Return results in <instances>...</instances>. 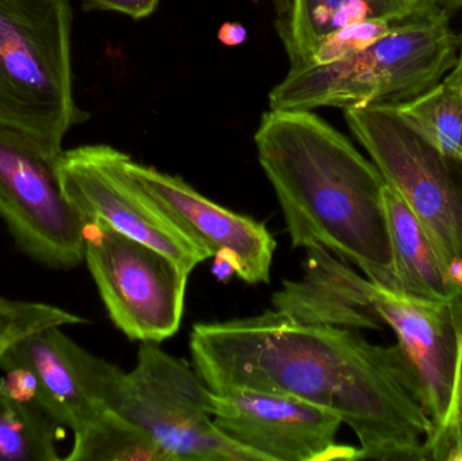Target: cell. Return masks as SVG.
Listing matches in <instances>:
<instances>
[{"label": "cell", "mask_w": 462, "mask_h": 461, "mask_svg": "<svg viewBox=\"0 0 462 461\" xmlns=\"http://www.w3.org/2000/svg\"><path fill=\"white\" fill-rule=\"evenodd\" d=\"M0 218L38 264L70 270L86 257L87 224L62 192L56 160L0 129Z\"/></svg>", "instance_id": "obj_8"}, {"label": "cell", "mask_w": 462, "mask_h": 461, "mask_svg": "<svg viewBox=\"0 0 462 461\" xmlns=\"http://www.w3.org/2000/svg\"><path fill=\"white\" fill-rule=\"evenodd\" d=\"M192 365L214 394L288 395L337 414L360 460H431L434 427L403 352L360 330L301 324L279 311L197 324Z\"/></svg>", "instance_id": "obj_1"}, {"label": "cell", "mask_w": 462, "mask_h": 461, "mask_svg": "<svg viewBox=\"0 0 462 461\" xmlns=\"http://www.w3.org/2000/svg\"><path fill=\"white\" fill-rule=\"evenodd\" d=\"M61 425L0 384V461H59Z\"/></svg>", "instance_id": "obj_18"}, {"label": "cell", "mask_w": 462, "mask_h": 461, "mask_svg": "<svg viewBox=\"0 0 462 461\" xmlns=\"http://www.w3.org/2000/svg\"><path fill=\"white\" fill-rule=\"evenodd\" d=\"M462 300L407 297L372 283V303L383 324L395 333L410 370L417 379L422 405L433 422L431 460L449 422L458 356Z\"/></svg>", "instance_id": "obj_13"}, {"label": "cell", "mask_w": 462, "mask_h": 461, "mask_svg": "<svg viewBox=\"0 0 462 461\" xmlns=\"http://www.w3.org/2000/svg\"><path fill=\"white\" fill-rule=\"evenodd\" d=\"M347 126L420 219L462 300V161L448 156L388 105L344 110Z\"/></svg>", "instance_id": "obj_5"}, {"label": "cell", "mask_w": 462, "mask_h": 461, "mask_svg": "<svg viewBox=\"0 0 462 461\" xmlns=\"http://www.w3.org/2000/svg\"><path fill=\"white\" fill-rule=\"evenodd\" d=\"M452 14L434 8L396 24L384 37L344 61L291 67L269 94L271 110L398 106L444 80L457 62L460 37Z\"/></svg>", "instance_id": "obj_3"}, {"label": "cell", "mask_w": 462, "mask_h": 461, "mask_svg": "<svg viewBox=\"0 0 462 461\" xmlns=\"http://www.w3.org/2000/svg\"><path fill=\"white\" fill-rule=\"evenodd\" d=\"M393 107L431 145L462 161V83L447 76L420 97Z\"/></svg>", "instance_id": "obj_19"}, {"label": "cell", "mask_w": 462, "mask_h": 461, "mask_svg": "<svg viewBox=\"0 0 462 461\" xmlns=\"http://www.w3.org/2000/svg\"><path fill=\"white\" fill-rule=\"evenodd\" d=\"M384 210L393 254V291L420 300H460L425 227L388 186Z\"/></svg>", "instance_id": "obj_16"}, {"label": "cell", "mask_w": 462, "mask_h": 461, "mask_svg": "<svg viewBox=\"0 0 462 461\" xmlns=\"http://www.w3.org/2000/svg\"><path fill=\"white\" fill-rule=\"evenodd\" d=\"M219 42L225 46H239L246 42L247 30L239 22H225L218 30Z\"/></svg>", "instance_id": "obj_24"}, {"label": "cell", "mask_w": 462, "mask_h": 461, "mask_svg": "<svg viewBox=\"0 0 462 461\" xmlns=\"http://www.w3.org/2000/svg\"><path fill=\"white\" fill-rule=\"evenodd\" d=\"M437 3L450 14L462 8V0H437Z\"/></svg>", "instance_id": "obj_28"}, {"label": "cell", "mask_w": 462, "mask_h": 461, "mask_svg": "<svg viewBox=\"0 0 462 461\" xmlns=\"http://www.w3.org/2000/svg\"><path fill=\"white\" fill-rule=\"evenodd\" d=\"M102 302L129 340L162 343L179 332L189 273L162 252L103 222L86 227V257Z\"/></svg>", "instance_id": "obj_7"}, {"label": "cell", "mask_w": 462, "mask_h": 461, "mask_svg": "<svg viewBox=\"0 0 462 461\" xmlns=\"http://www.w3.org/2000/svg\"><path fill=\"white\" fill-rule=\"evenodd\" d=\"M291 0H273L274 10H276V21H282L287 15Z\"/></svg>", "instance_id": "obj_27"}, {"label": "cell", "mask_w": 462, "mask_h": 461, "mask_svg": "<svg viewBox=\"0 0 462 461\" xmlns=\"http://www.w3.org/2000/svg\"><path fill=\"white\" fill-rule=\"evenodd\" d=\"M213 397L194 365L157 343H141L110 409L148 433L171 461H261L219 432Z\"/></svg>", "instance_id": "obj_6"}, {"label": "cell", "mask_w": 462, "mask_h": 461, "mask_svg": "<svg viewBox=\"0 0 462 461\" xmlns=\"http://www.w3.org/2000/svg\"><path fill=\"white\" fill-rule=\"evenodd\" d=\"M122 164L154 207L189 243L208 257L230 262L245 283H269L277 244L265 225L203 197L179 176L135 162L126 153Z\"/></svg>", "instance_id": "obj_11"}, {"label": "cell", "mask_w": 462, "mask_h": 461, "mask_svg": "<svg viewBox=\"0 0 462 461\" xmlns=\"http://www.w3.org/2000/svg\"><path fill=\"white\" fill-rule=\"evenodd\" d=\"M69 0H0V129L57 160L89 114L73 94Z\"/></svg>", "instance_id": "obj_4"}, {"label": "cell", "mask_w": 462, "mask_h": 461, "mask_svg": "<svg viewBox=\"0 0 462 461\" xmlns=\"http://www.w3.org/2000/svg\"><path fill=\"white\" fill-rule=\"evenodd\" d=\"M87 322L56 306L0 297V359L16 344L40 330Z\"/></svg>", "instance_id": "obj_20"}, {"label": "cell", "mask_w": 462, "mask_h": 461, "mask_svg": "<svg viewBox=\"0 0 462 461\" xmlns=\"http://www.w3.org/2000/svg\"><path fill=\"white\" fill-rule=\"evenodd\" d=\"M436 460L462 461V302L460 319H458V356L455 392H453L449 422L437 449Z\"/></svg>", "instance_id": "obj_22"}, {"label": "cell", "mask_w": 462, "mask_h": 461, "mask_svg": "<svg viewBox=\"0 0 462 461\" xmlns=\"http://www.w3.org/2000/svg\"><path fill=\"white\" fill-rule=\"evenodd\" d=\"M254 143L293 248L328 249L372 283L393 290L387 184L374 161L307 110L269 108Z\"/></svg>", "instance_id": "obj_2"}, {"label": "cell", "mask_w": 462, "mask_h": 461, "mask_svg": "<svg viewBox=\"0 0 462 461\" xmlns=\"http://www.w3.org/2000/svg\"><path fill=\"white\" fill-rule=\"evenodd\" d=\"M399 23L402 22L371 19L341 27L323 38L303 60L291 67H322L344 61L369 48Z\"/></svg>", "instance_id": "obj_21"}, {"label": "cell", "mask_w": 462, "mask_h": 461, "mask_svg": "<svg viewBox=\"0 0 462 461\" xmlns=\"http://www.w3.org/2000/svg\"><path fill=\"white\" fill-rule=\"evenodd\" d=\"M448 78H452V80L458 81V83H462V35L460 37V48H458L457 62H456L455 68H453L452 72L448 75Z\"/></svg>", "instance_id": "obj_26"}, {"label": "cell", "mask_w": 462, "mask_h": 461, "mask_svg": "<svg viewBox=\"0 0 462 461\" xmlns=\"http://www.w3.org/2000/svg\"><path fill=\"white\" fill-rule=\"evenodd\" d=\"M213 273L219 281H226L233 273H236V271H234L233 264L227 260L214 259Z\"/></svg>", "instance_id": "obj_25"}, {"label": "cell", "mask_w": 462, "mask_h": 461, "mask_svg": "<svg viewBox=\"0 0 462 461\" xmlns=\"http://www.w3.org/2000/svg\"><path fill=\"white\" fill-rule=\"evenodd\" d=\"M437 7V0H291L274 29L292 65L341 27L371 19L409 21Z\"/></svg>", "instance_id": "obj_15"}, {"label": "cell", "mask_w": 462, "mask_h": 461, "mask_svg": "<svg viewBox=\"0 0 462 461\" xmlns=\"http://www.w3.org/2000/svg\"><path fill=\"white\" fill-rule=\"evenodd\" d=\"M86 11H113L133 19H145L159 7L160 0H80Z\"/></svg>", "instance_id": "obj_23"}, {"label": "cell", "mask_w": 462, "mask_h": 461, "mask_svg": "<svg viewBox=\"0 0 462 461\" xmlns=\"http://www.w3.org/2000/svg\"><path fill=\"white\" fill-rule=\"evenodd\" d=\"M73 435L68 461H171L148 433L111 409Z\"/></svg>", "instance_id": "obj_17"}, {"label": "cell", "mask_w": 462, "mask_h": 461, "mask_svg": "<svg viewBox=\"0 0 462 461\" xmlns=\"http://www.w3.org/2000/svg\"><path fill=\"white\" fill-rule=\"evenodd\" d=\"M124 154L108 145L62 151L56 160L62 192L86 224L103 222L162 252L191 273L210 257L189 243L138 189L122 164Z\"/></svg>", "instance_id": "obj_9"}, {"label": "cell", "mask_w": 462, "mask_h": 461, "mask_svg": "<svg viewBox=\"0 0 462 461\" xmlns=\"http://www.w3.org/2000/svg\"><path fill=\"white\" fill-rule=\"evenodd\" d=\"M304 272L273 295V310L301 324L380 330L372 303V281L319 246L306 249Z\"/></svg>", "instance_id": "obj_14"}, {"label": "cell", "mask_w": 462, "mask_h": 461, "mask_svg": "<svg viewBox=\"0 0 462 461\" xmlns=\"http://www.w3.org/2000/svg\"><path fill=\"white\" fill-rule=\"evenodd\" d=\"M24 368L35 382L34 406L73 433L108 410L124 371L48 327L30 335L0 359V370Z\"/></svg>", "instance_id": "obj_12"}, {"label": "cell", "mask_w": 462, "mask_h": 461, "mask_svg": "<svg viewBox=\"0 0 462 461\" xmlns=\"http://www.w3.org/2000/svg\"><path fill=\"white\" fill-rule=\"evenodd\" d=\"M213 420L261 461L360 460L358 448L337 441L341 419L298 398L250 390L214 394Z\"/></svg>", "instance_id": "obj_10"}]
</instances>
